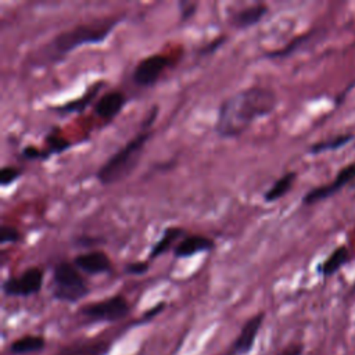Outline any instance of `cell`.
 <instances>
[{
    "label": "cell",
    "instance_id": "6da1fadb",
    "mask_svg": "<svg viewBox=\"0 0 355 355\" xmlns=\"http://www.w3.org/2000/svg\"><path fill=\"white\" fill-rule=\"evenodd\" d=\"M277 105L273 89L250 86L223 98L218 107L214 130L220 139L243 136L258 119L270 115Z\"/></svg>",
    "mask_w": 355,
    "mask_h": 355
},
{
    "label": "cell",
    "instance_id": "7a4b0ae2",
    "mask_svg": "<svg viewBox=\"0 0 355 355\" xmlns=\"http://www.w3.org/2000/svg\"><path fill=\"white\" fill-rule=\"evenodd\" d=\"M121 19V17H104L90 22L76 24L51 37L44 44L39 57H42L44 62L57 64L82 46L100 44L111 35Z\"/></svg>",
    "mask_w": 355,
    "mask_h": 355
},
{
    "label": "cell",
    "instance_id": "3957f363",
    "mask_svg": "<svg viewBox=\"0 0 355 355\" xmlns=\"http://www.w3.org/2000/svg\"><path fill=\"white\" fill-rule=\"evenodd\" d=\"M151 136V128L140 126V130L132 139H129L98 166L94 173L97 182L103 186H111L128 179L140 162L143 150Z\"/></svg>",
    "mask_w": 355,
    "mask_h": 355
},
{
    "label": "cell",
    "instance_id": "277c9868",
    "mask_svg": "<svg viewBox=\"0 0 355 355\" xmlns=\"http://www.w3.org/2000/svg\"><path fill=\"white\" fill-rule=\"evenodd\" d=\"M50 293L53 300L65 304H78L90 293V287L80 270L68 261H60L53 266Z\"/></svg>",
    "mask_w": 355,
    "mask_h": 355
},
{
    "label": "cell",
    "instance_id": "5b68a950",
    "mask_svg": "<svg viewBox=\"0 0 355 355\" xmlns=\"http://www.w3.org/2000/svg\"><path fill=\"white\" fill-rule=\"evenodd\" d=\"M130 313V304L123 294H115L105 297L98 301L87 302L82 305L76 316L82 319L85 323L96 324V323H115Z\"/></svg>",
    "mask_w": 355,
    "mask_h": 355
},
{
    "label": "cell",
    "instance_id": "8992f818",
    "mask_svg": "<svg viewBox=\"0 0 355 355\" xmlns=\"http://www.w3.org/2000/svg\"><path fill=\"white\" fill-rule=\"evenodd\" d=\"M43 269L29 266L17 276H8L1 283V291L6 297L28 298L40 293L43 287Z\"/></svg>",
    "mask_w": 355,
    "mask_h": 355
},
{
    "label": "cell",
    "instance_id": "52a82bcc",
    "mask_svg": "<svg viewBox=\"0 0 355 355\" xmlns=\"http://www.w3.org/2000/svg\"><path fill=\"white\" fill-rule=\"evenodd\" d=\"M171 65V60L165 54H150L141 58L132 72V80L139 87H153Z\"/></svg>",
    "mask_w": 355,
    "mask_h": 355
},
{
    "label": "cell",
    "instance_id": "ba28073f",
    "mask_svg": "<svg viewBox=\"0 0 355 355\" xmlns=\"http://www.w3.org/2000/svg\"><path fill=\"white\" fill-rule=\"evenodd\" d=\"M263 320H265L263 312H258V313L252 315L251 318H248L243 323L239 334L232 341L230 347L227 348L226 355H248L255 345V341H257V337L259 334Z\"/></svg>",
    "mask_w": 355,
    "mask_h": 355
},
{
    "label": "cell",
    "instance_id": "9c48e42d",
    "mask_svg": "<svg viewBox=\"0 0 355 355\" xmlns=\"http://www.w3.org/2000/svg\"><path fill=\"white\" fill-rule=\"evenodd\" d=\"M355 180V162L345 165L334 178V180L329 184L318 186L306 191L302 197V204L304 205H313L316 202H320L336 193H338L344 186L352 183Z\"/></svg>",
    "mask_w": 355,
    "mask_h": 355
},
{
    "label": "cell",
    "instance_id": "30bf717a",
    "mask_svg": "<svg viewBox=\"0 0 355 355\" xmlns=\"http://www.w3.org/2000/svg\"><path fill=\"white\" fill-rule=\"evenodd\" d=\"M112 341L103 337L78 338L58 348L53 355H110Z\"/></svg>",
    "mask_w": 355,
    "mask_h": 355
},
{
    "label": "cell",
    "instance_id": "8fae6325",
    "mask_svg": "<svg viewBox=\"0 0 355 355\" xmlns=\"http://www.w3.org/2000/svg\"><path fill=\"white\" fill-rule=\"evenodd\" d=\"M72 263L83 273L90 276L108 275L112 272V261L103 250H89L73 257Z\"/></svg>",
    "mask_w": 355,
    "mask_h": 355
},
{
    "label": "cell",
    "instance_id": "7c38bea8",
    "mask_svg": "<svg viewBox=\"0 0 355 355\" xmlns=\"http://www.w3.org/2000/svg\"><path fill=\"white\" fill-rule=\"evenodd\" d=\"M128 97L121 90H110L101 94L93 104V112L105 123L112 122L125 108Z\"/></svg>",
    "mask_w": 355,
    "mask_h": 355
},
{
    "label": "cell",
    "instance_id": "4fadbf2b",
    "mask_svg": "<svg viewBox=\"0 0 355 355\" xmlns=\"http://www.w3.org/2000/svg\"><path fill=\"white\" fill-rule=\"evenodd\" d=\"M103 86H104V80H97L93 85H90L82 96H79L76 98H72L71 101H67L64 104L50 107V110L53 112H55L57 115H61V116L71 115V114H82L94 100L98 98L97 96H98Z\"/></svg>",
    "mask_w": 355,
    "mask_h": 355
},
{
    "label": "cell",
    "instance_id": "5bb4252c",
    "mask_svg": "<svg viewBox=\"0 0 355 355\" xmlns=\"http://www.w3.org/2000/svg\"><path fill=\"white\" fill-rule=\"evenodd\" d=\"M215 248V243L211 237L204 234H186L172 250V254L178 259L190 258L196 254L208 252Z\"/></svg>",
    "mask_w": 355,
    "mask_h": 355
},
{
    "label": "cell",
    "instance_id": "9a60e30c",
    "mask_svg": "<svg viewBox=\"0 0 355 355\" xmlns=\"http://www.w3.org/2000/svg\"><path fill=\"white\" fill-rule=\"evenodd\" d=\"M269 7L266 4H252L247 6L244 8L236 10L230 17H229V24L237 31H247L257 24L268 14Z\"/></svg>",
    "mask_w": 355,
    "mask_h": 355
},
{
    "label": "cell",
    "instance_id": "2e32d148",
    "mask_svg": "<svg viewBox=\"0 0 355 355\" xmlns=\"http://www.w3.org/2000/svg\"><path fill=\"white\" fill-rule=\"evenodd\" d=\"M187 234V232L183 227L179 226H168L166 229H164L161 237L151 245L150 251H148V257L147 259H155L158 257H161L162 254H165L166 251H169L171 248L173 250L175 245Z\"/></svg>",
    "mask_w": 355,
    "mask_h": 355
},
{
    "label": "cell",
    "instance_id": "e0dca14e",
    "mask_svg": "<svg viewBox=\"0 0 355 355\" xmlns=\"http://www.w3.org/2000/svg\"><path fill=\"white\" fill-rule=\"evenodd\" d=\"M46 347V338L40 334H25L8 345V352L12 355H29L40 352Z\"/></svg>",
    "mask_w": 355,
    "mask_h": 355
},
{
    "label": "cell",
    "instance_id": "ac0fdd59",
    "mask_svg": "<svg viewBox=\"0 0 355 355\" xmlns=\"http://www.w3.org/2000/svg\"><path fill=\"white\" fill-rule=\"evenodd\" d=\"M73 144L61 135L58 128H51L44 136V146L42 148L43 161H47L51 155H60L69 150Z\"/></svg>",
    "mask_w": 355,
    "mask_h": 355
},
{
    "label": "cell",
    "instance_id": "d6986e66",
    "mask_svg": "<svg viewBox=\"0 0 355 355\" xmlns=\"http://www.w3.org/2000/svg\"><path fill=\"white\" fill-rule=\"evenodd\" d=\"M349 261V251L345 245H340L330 252V255L318 265L316 272L323 277H330L337 273Z\"/></svg>",
    "mask_w": 355,
    "mask_h": 355
},
{
    "label": "cell",
    "instance_id": "ffe728a7",
    "mask_svg": "<svg viewBox=\"0 0 355 355\" xmlns=\"http://www.w3.org/2000/svg\"><path fill=\"white\" fill-rule=\"evenodd\" d=\"M297 180V172L290 171L282 175L279 179L273 182V184L262 194V200L268 204L279 201L282 197H284L293 187V184Z\"/></svg>",
    "mask_w": 355,
    "mask_h": 355
},
{
    "label": "cell",
    "instance_id": "44dd1931",
    "mask_svg": "<svg viewBox=\"0 0 355 355\" xmlns=\"http://www.w3.org/2000/svg\"><path fill=\"white\" fill-rule=\"evenodd\" d=\"M354 139V135L352 133H344V135H338V136H334L331 139H327V140H322V141H316L313 144L309 146L308 148V153L312 154V155H316V154H320V153H324V151H333V150H337V148H341L344 147L348 141H351Z\"/></svg>",
    "mask_w": 355,
    "mask_h": 355
},
{
    "label": "cell",
    "instance_id": "7402d4cb",
    "mask_svg": "<svg viewBox=\"0 0 355 355\" xmlns=\"http://www.w3.org/2000/svg\"><path fill=\"white\" fill-rule=\"evenodd\" d=\"M311 35H312V32L300 35V36L294 37L291 42H288L283 49L272 50V51L265 53V57H266V58H286V57H288L291 53H294L297 49H300L301 44H304V43L311 37Z\"/></svg>",
    "mask_w": 355,
    "mask_h": 355
},
{
    "label": "cell",
    "instance_id": "603a6c76",
    "mask_svg": "<svg viewBox=\"0 0 355 355\" xmlns=\"http://www.w3.org/2000/svg\"><path fill=\"white\" fill-rule=\"evenodd\" d=\"M22 175V169L12 166V165H4L0 169V186L3 189L11 186L12 183H15Z\"/></svg>",
    "mask_w": 355,
    "mask_h": 355
},
{
    "label": "cell",
    "instance_id": "cb8c5ba5",
    "mask_svg": "<svg viewBox=\"0 0 355 355\" xmlns=\"http://www.w3.org/2000/svg\"><path fill=\"white\" fill-rule=\"evenodd\" d=\"M22 240L21 232L11 225H1L0 227V244H15Z\"/></svg>",
    "mask_w": 355,
    "mask_h": 355
},
{
    "label": "cell",
    "instance_id": "d4e9b609",
    "mask_svg": "<svg viewBox=\"0 0 355 355\" xmlns=\"http://www.w3.org/2000/svg\"><path fill=\"white\" fill-rule=\"evenodd\" d=\"M198 3L196 1H189V0H179L178 1V8H179V21L186 22L190 21L196 12H197Z\"/></svg>",
    "mask_w": 355,
    "mask_h": 355
},
{
    "label": "cell",
    "instance_id": "484cf974",
    "mask_svg": "<svg viewBox=\"0 0 355 355\" xmlns=\"http://www.w3.org/2000/svg\"><path fill=\"white\" fill-rule=\"evenodd\" d=\"M148 269H150L148 261H135V262H129L123 266V272L129 276H141V275L147 273Z\"/></svg>",
    "mask_w": 355,
    "mask_h": 355
},
{
    "label": "cell",
    "instance_id": "4316f807",
    "mask_svg": "<svg viewBox=\"0 0 355 355\" xmlns=\"http://www.w3.org/2000/svg\"><path fill=\"white\" fill-rule=\"evenodd\" d=\"M101 243H105L104 239L101 237H94V236H86V234H80L72 239V244L75 247H83V248H89V247H94L98 245Z\"/></svg>",
    "mask_w": 355,
    "mask_h": 355
},
{
    "label": "cell",
    "instance_id": "83f0119b",
    "mask_svg": "<svg viewBox=\"0 0 355 355\" xmlns=\"http://www.w3.org/2000/svg\"><path fill=\"white\" fill-rule=\"evenodd\" d=\"M226 36L223 35V36H218L216 39H214V40H211L209 43H207L205 46H202L200 50H198V55H211V54H214L219 47H222L223 46V43L226 42Z\"/></svg>",
    "mask_w": 355,
    "mask_h": 355
},
{
    "label": "cell",
    "instance_id": "f1b7e54d",
    "mask_svg": "<svg viewBox=\"0 0 355 355\" xmlns=\"http://www.w3.org/2000/svg\"><path fill=\"white\" fill-rule=\"evenodd\" d=\"M21 158L25 161H43L42 148L36 146H25L21 151Z\"/></svg>",
    "mask_w": 355,
    "mask_h": 355
},
{
    "label": "cell",
    "instance_id": "f546056e",
    "mask_svg": "<svg viewBox=\"0 0 355 355\" xmlns=\"http://www.w3.org/2000/svg\"><path fill=\"white\" fill-rule=\"evenodd\" d=\"M165 306H166L165 301H159L158 304H155L154 306H151L150 309H147V311L141 315L140 322H150V320H153L157 315H159V313L165 309Z\"/></svg>",
    "mask_w": 355,
    "mask_h": 355
},
{
    "label": "cell",
    "instance_id": "4dcf8cb0",
    "mask_svg": "<svg viewBox=\"0 0 355 355\" xmlns=\"http://www.w3.org/2000/svg\"><path fill=\"white\" fill-rule=\"evenodd\" d=\"M304 354V344L302 343H294L287 345L279 355H302Z\"/></svg>",
    "mask_w": 355,
    "mask_h": 355
}]
</instances>
